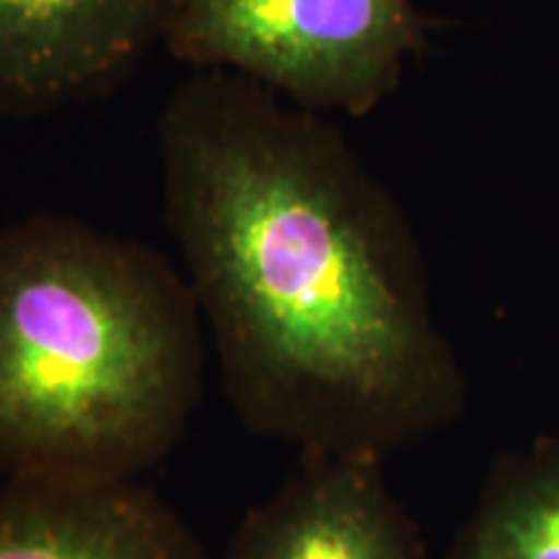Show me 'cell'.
<instances>
[{
	"label": "cell",
	"instance_id": "52a82bcc",
	"mask_svg": "<svg viewBox=\"0 0 559 559\" xmlns=\"http://www.w3.org/2000/svg\"><path fill=\"white\" fill-rule=\"evenodd\" d=\"M461 559H559V472L495 502Z\"/></svg>",
	"mask_w": 559,
	"mask_h": 559
},
{
	"label": "cell",
	"instance_id": "5b68a950",
	"mask_svg": "<svg viewBox=\"0 0 559 559\" xmlns=\"http://www.w3.org/2000/svg\"><path fill=\"white\" fill-rule=\"evenodd\" d=\"M0 559H210L140 479L0 481Z\"/></svg>",
	"mask_w": 559,
	"mask_h": 559
},
{
	"label": "cell",
	"instance_id": "8992f818",
	"mask_svg": "<svg viewBox=\"0 0 559 559\" xmlns=\"http://www.w3.org/2000/svg\"><path fill=\"white\" fill-rule=\"evenodd\" d=\"M223 559H419L362 459L306 456L251 508Z\"/></svg>",
	"mask_w": 559,
	"mask_h": 559
},
{
	"label": "cell",
	"instance_id": "6da1fadb",
	"mask_svg": "<svg viewBox=\"0 0 559 559\" xmlns=\"http://www.w3.org/2000/svg\"><path fill=\"white\" fill-rule=\"evenodd\" d=\"M158 156L236 417L304 456L360 459L440 376L386 194L337 130L228 70L174 88Z\"/></svg>",
	"mask_w": 559,
	"mask_h": 559
},
{
	"label": "cell",
	"instance_id": "277c9868",
	"mask_svg": "<svg viewBox=\"0 0 559 559\" xmlns=\"http://www.w3.org/2000/svg\"><path fill=\"white\" fill-rule=\"evenodd\" d=\"M169 0H0V117L115 91L164 34Z\"/></svg>",
	"mask_w": 559,
	"mask_h": 559
},
{
	"label": "cell",
	"instance_id": "7a4b0ae2",
	"mask_svg": "<svg viewBox=\"0 0 559 559\" xmlns=\"http://www.w3.org/2000/svg\"><path fill=\"white\" fill-rule=\"evenodd\" d=\"M187 275L60 213L0 226V481L140 479L205 391Z\"/></svg>",
	"mask_w": 559,
	"mask_h": 559
},
{
	"label": "cell",
	"instance_id": "3957f363",
	"mask_svg": "<svg viewBox=\"0 0 559 559\" xmlns=\"http://www.w3.org/2000/svg\"><path fill=\"white\" fill-rule=\"evenodd\" d=\"M160 41L313 115H366L423 45V16L415 0H169Z\"/></svg>",
	"mask_w": 559,
	"mask_h": 559
}]
</instances>
